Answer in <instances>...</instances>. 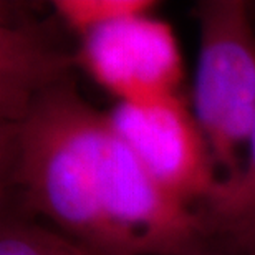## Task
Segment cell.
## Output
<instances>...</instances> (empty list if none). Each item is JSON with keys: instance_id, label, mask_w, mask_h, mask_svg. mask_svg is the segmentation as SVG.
<instances>
[{"instance_id": "6da1fadb", "label": "cell", "mask_w": 255, "mask_h": 255, "mask_svg": "<svg viewBox=\"0 0 255 255\" xmlns=\"http://www.w3.org/2000/svg\"><path fill=\"white\" fill-rule=\"evenodd\" d=\"M12 179L32 211L103 255L191 254L202 217L167 192L66 78L7 125Z\"/></svg>"}, {"instance_id": "7a4b0ae2", "label": "cell", "mask_w": 255, "mask_h": 255, "mask_svg": "<svg viewBox=\"0 0 255 255\" xmlns=\"http://www.w3.org/2000/svg\"><path fill=\"white\" fill-rule=\"evenodd\" d=\"M201 52L194 81V116L214 161L234 179L239 149L255 118V32L241 0H207L196 8Z\"/></svg>"}, {"instance_id": "3957f363", "label": "cell", "mask_w": 255, "mask_h": 255, "mask_svg": "<svg viewBox=\"0 0 255 255\" xmlns=\"http://www.w3.org/2000/svg\"><path fill=\"white\" fill-rule=\"evenodd\" d=\"M108 120L146 171L167 192L186 202L209 201L221 179L214 156L194 116L177 95L161 100L120 101Z\"/></svg>"}, {"instance_id": "277c9868", "label": "cell", "mask_w": 255, "mask_h": 255, "mask_svg": "<svg viewBox=\"0 0 255 255\" xmlns=\"http://www.w3.org/2000/svg\"><path fill=\"white\" fill-rule=\"evenodd\" d=\"M81 37L76 62L121 101L142 103L176 95L182 58L169 23L139 13Z\"/></svg>"}, {"instance_id": "5b68a950", "label": "cell", "mask_w": 255, "mask_h": 255, "mask_svg": "<svg viewBox=\"0 0 255 255\" xmlns=\"http://www.w3.org/2000/svg\"><path fill=\"white\" fill-rule=\"evenodd\" d=\"M2 116L13 125L33 100L65 78L66 60L55 53L35 27L2 23L0 33Z\"/></svg>"}, {"instance_id": "8992f818", "label": "cell", "mask_w": 255, "mask_h": 255, "mask_svg": "<svg viewBox=\"0 0 255 255\" xmlns=\"http://www.w3.org/2000/svg\"><path fill=\"white\" fill-rule=\"evenodd\" d=\"M209 219L227 229L255 227V118L247 139V161L234 179H221L209 197Z\"/></svg>"}, {"instance_id": "52a82bcc", "label": "cell", "mask_w": 255, "mask_h": 255, "mask_svg": "<svg viewBox=\"0 0 255 255\" xmlns=\"http://www.w3.org/2000/svg\"><path fill=\"white\" fill-rule=\"evenodd\" d=\"M85 247L62 232L5 217L0 229V255H83Z\"/></svg>"}, {"instance_id": "ba28073f", "label": "cell", "mask_w": 255, "mask_h": 255, "mask_svg": "<svg viewBox=\"0 0 255 255\" xmlns=\"http://www.w3.org/2000/svg\"><path fill=\"white\" fill-rule=\"evenodd\" d=\"M60 18L71 30L85 35L101 25L116 20L149 13L154 2L151 0H57L53 3Z\"/></svg>"}, {"instance_id": "9c48e42d", "label": "cell", "mask_w": 255, "mask_h": 255, "mask_svg": "<svg viewBox=\"0 0 255 255\" xmlns=\"http://www.w3.org/2000/svg\"><path fill=\"white\" fill-rule=\"evenodd\" d=\"M85 247V246H83ZM83 255H103V254H96L93 251H90V249L85 247V254ZM181 255H202V254H197V252H191V254H181Z\"/></svg>"}]
</instances>
